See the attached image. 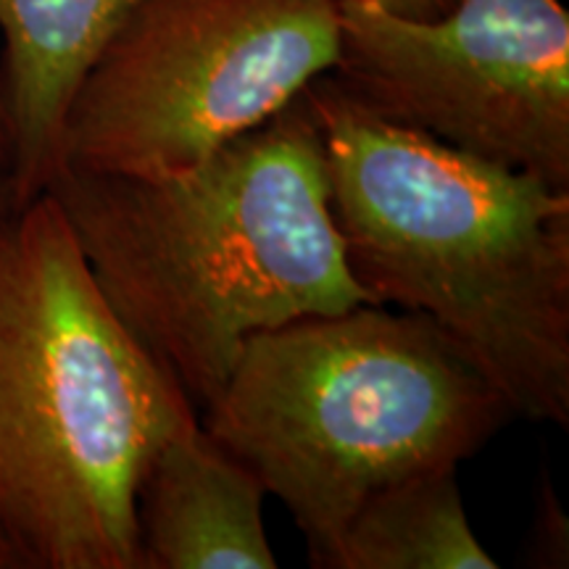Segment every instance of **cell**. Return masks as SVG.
Masks as SVG:
<instances>
[{"label":"cell","instance_id":"cell-6","mask_svg":"<svg viewBox=\"0 0 569 569\" xmlns=\"http://www.w3.org/2000/svg\"><path fill=\"white\" fill-rule=\"evenodd\" d=\"M330 71L390 122L569 188V13L561 0H457L403 19L338 0Z\"/></svg>","mask_w":569,"mask_h":569},{"label":"cell","instance_id":"cell-3","mask_svg":"<svg viewBox=\"0 0 569 569\" xmlns=\"http://www.w3.org/2000/svg\"><path fill=\"white\" fill-rule=\"evenodd\" d=\"M201 422L42 193L0 230V530L19 569H140L148 461Z\"/></svg>","mask_w":569,"mask_h":569},{"label":"cell","instance_id":"cell-8","mask_svg":"<svg viewBox=\"0 0 569 569\" xmlns=\"http://www.w3.org/2000/svg\"><path fill=\"white\" fill-rule=\"evenodd\" d=\"M264 496L259 478L201 422L184 427L140 478V569H274Z\"/></svg>","mask_w":569,"mask_h":569},{"label":"cell","instance_id":"cell-13","mask_svg":"<svg viewBox=\"0 0 569 569\" xmlns=\"http://www.w3.org/2000/svg\"><path fill=\"white\" fill-rule=\"evenodd\" d=\"M0 169L6 172V138H3V124H0Z\"/></svg>","mask_w":569,"mask_h":569},{"label":"cell","instance_id":"cell-5","mask_svg":"<svg viewBox=\"0 0 569 569\" xmlns=\"http://www.w3.org/2000/svg\"><path fill=\"white\" fill-rule=\"evenodd\" d=\"M338 59V0H140L69 106L61 169L184 172Z\"/></svg>","mask_w":569,"mask_h":569},{"label":"cell","instance_id":"cell-4","mask_svg":"<svg viewBox=\"0 0 569 569\" xmlns=\"http://www.w3.org/2000/svg\"><path fill=\"white\" fill-rule=\"evenodd\" d=\"M511 419L430 319L361 303L248 338L201 425L288 507L322 567L369 496L459 469Z\"/></svg>","mask_w":569,"mask_h":569},{"label":"cell","instance_id":"cell-11","mask_svg":"<svg viewBox=\"0 0 569 569\" xmlns=\"http://www.w3.org/2000/svg\"><path fill=\"white\" fill-rule=\"evenodd\" d=\"M17 213V206H13L11 198V184H9V174L0 169V230L11 222V217Z\"/></svg>","mask_w":569,"mask_h":569},{"label":"cell","instance_id":"cell-2","mask_svg":"<svg viewBox=\"0 0 569 569\" xmlns=\"http://www.w3.org/2000/svg\"><path fill=\"white\" fill-rule=\"evenodd\" d=\"M303 96L353 280L430 319L515 419L567 427L569 188L390 122L330 71Z\"/></svg>","mask_w":569,"mask_h":569},{"label":"cell","instance_id":"cell-9","mask_svg":"<svg viewBox=\"0 0 569 569\" xmlns=\"http://www.w3.org/2000/svg\"><path fill=\"white\" fill-rule=\"evenodd\" d=\"M319 569H498V561L469 525L457 469H432L369 496Z\"/></svg>","mask_w":569,"mask_h":569},{"label":"cell","instance_id":"cell-7","mask_svg":"<svg viewBox=\"0 0 569 569\" xmlns=\"http://www.w3.org/2000/svg\"><path fill=\"white\" fill-rule=\"evenodd\" d=\"M140 0H0V124L13 206L61 172L69 106L92 63Z\"/></svg>","mask_w":569,"mask_h":569},{"label":"cell","instance_id":"cell-12","mask_svg":"<svg viewBox=\"0 0 569 569\" xmlns=\"http://www.w3.org/2000/svg\"><path fill=\"white\" fill-rule=\"evenodd\" d=\"M0 569H19L17 553H13L11 543H9V540H6L3 530H0Z\"/></svg>","mask_w":569,"mask_h":569},{"label":"cell","instance_id":"cell-1","mask_svg":"<svg viewBox=\"0 0 569 569\" xmlns=\"http://www.w3.org/2000/svg\"><path fill=\"white\" fill-rule=\"evenodd\" d=\"M46 193L113 315L198 411L248 338L375 303L346 264L303 92L184 172L61 169Z\"/></svg>","mask_w":569,"mask_h":569},{"label":"cell","instance_id":"cell-10","mask_svg":"<svg viewBox=\"0 0 569 569\" xmlns=\"http://www.w3.org/2000/svg\"><path fill=\"white\" fill-rule=\"evenodd\" d=\"M375 6L403 19H438L457 6V0H372Z\"/></svg>","mask_w":569,"mask_h":569}]
</instances>
